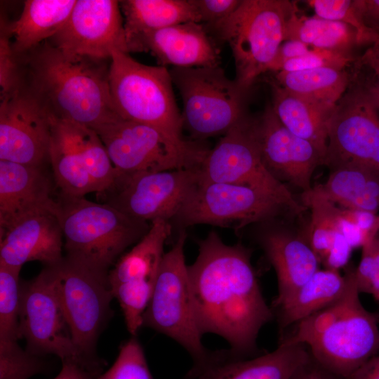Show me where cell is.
Here are the masks:
<instances>
[{
  "label": "cell",
  "mask_w": 379,
  "mask_h": 379,
  "mask_svg": "<svg viewBox=\"0 0 379 379\" xmlns=\"http://www.w3.org/2000/svg\"><path fill=\"white\" fill-rule=\"evenodd\" d=\"M198 244L188 272L201 333L223 338L237 354L254 355L258 333L274 313L262 295L251 250L241 243L226 244L215 231Z\"/></svg>",
  "instance_id": "obj_1"
},
{
  "label": "cell",
  "mask_w": 379,
  "mask_h": 379,
  "mask_svg": "<svg viewBox=\"0 0 379 379\" xmlns=\"http://www.w3.org/2000/svg\"><path fill=\"white\" fill-rule=\"evenodd\" d=\"M22 86L51 119L93 129L120 118L109 86L110 59L65 53L46 41L19 56Z\"/></svg>",
  "instance_id": "obj_2"
},
{
  "label": "cell",
  "mask_w": 379,
  "mask_h": 379,
  "mask_svg": "<svg viewBox=\"0 0 379 379\" xmlns=\"http://www.w3.org/2000/svg\"><path fill=\"white\" fill-rule=\"evenodd\" d=\"M348 283L334 302L297 323L291 336L281 340L304 344L324 368L347 379L379 352L376 316L363 306L355 278L349 267Z\"/></svg>",
  "instance_id": "obj_3"
},
{
  "label": "cell",
  "mask_w": 379,
  "mask_h": 379,
  "mask_svg": "<svg viewBox=\"0 0 379 379\" xmlns=\"http://www.w3.org/2000/svg\"><path fill=\"white\" fill-rule=\"evenodd\" d=\"M55 212L65 239V255L102 272H109L118 256L140 241L151 225L108 204L60 192Z\"/></svg>",
  "instance_id": "obj_4"
},
{
  "label": "cell",
  "mask_w": 379,
  "mask_h": 379,
  "mask_svg": "<svg viewBox=\"0 0 379 379\" xmlns=\"http://www.w3.org/2000/svg\"><path fill=\"white\" fill-rule=\"evenodd\" d=\"M109 86L114 108L120 118L152 126L177 142L188 141L182 135V113L166 67L146 65L128 53L114 50Z\"/></svg>",
  "instance_id": "obj_5"
},
{
  "label": "cell",
  "mask_w": 379,
  "mask_h": 379,
  "mask_svg": "<svg viewBox=\"0 0 379 379\" xmlns=\"http://www.w3.org/2000/svg\"><path fill=\"white\" fill-rule=\"evenodd\" d=\"M365 69L354 62L348 87L334 108L324 162L329 169L354 164L379 171V86Z\"/></svg>",
  "instance_id": "obj_6"
},
{
  "label": "cell",
  "mask_w": 379,
  "mask_h": 379,
  "mask_svg": "<svg viewBox=\"0 0 379 379\" xmlns=\"http://www.w3.org/2000/svg\"><path fill=\"white\" fill-rule=\"evenodd\" d=\"M295 1L241 0L235 11L211 30L230 46L234 60L235 81L250 91L258 78L267 72L284 41Z\"/></svg>",
  "instance_id": "obj_7"
},
{
  "label": "cell",
  "mask_w": 379,
  "mask_h": 379,
  "mask_svg": "<svg viewBox=\"0 0 379 379\" xmlns=\"http://www.w3.org/2000/svg\"><path fill=\"white\" fill-rule=\"evenodd\" d=\"M49 267L73 341L85 361L100 373L102 364L96 357V345L113 314L108 272L66 255Z\"/></svg>",
  "instance_id": "obj_8"
},
{
  "label": "cell",
  "mask_w": 379,
  "mask_h": 379,
  "mask_svg": "<svg viewBox=\"0 0 379 379\" xmlns=\"http://www.w3.org/2000/svg\"><path fill=\"white\" fill-rule=\"evenodd\" d=\"M169 72L182 100L183 128L193 140L224 135L248 115L250 91L229 79L220 66L172 67Z\"/></svg>",
  "instance_id": "obj_9"
},
{
  "label": "cell",
  "mask_w": 379,
  "mask_h": 379,
  "mask_svg": "<svg viewBox=\"0 0 379 379\" xmlns=\"http://www.w3.org/2000/svg\"><path fill=\"white\" fill-rule=\"evenodd\" d=\"M95 131L118 175L197 168L210 150L201 141L179 143L152 126L121 118Z\"/></svg>",
  "instance_id": "obj_10"
},
{
  "label": "cell",
  "mask_w": 379,
  "mask_h": 379,
  "mask_svg": "<svg viewBox=\"0 0 379 379\" xmlns=\"http://www.w3.org/2000/svg\"><path fill=\"white\" fill-rule=\"evenodd\" d=\"M186 238L185 230H180L172 248L164 255L142 326L171 338L197 360L208 350L196 317L184 254Z\"/></svg>",
  "instance_id": "obj_11"
},
{
  "label": "cell",
  "mask_w": 379,
  "mask_h": 379,
  "mask_svg": "<svg viewBox=\"0 0 379 379\" xmlns=\"http://www.w3.org/2000/svg\"><path fill=\"white\" fill-rule=\"evenodd\" d=\"M199 182L248 186L275 197L295 215L307 208L265 166L256 132V119L247 115L209 150L199 167Z\"/></svg>",
  "instance_id": "obj_12"
},
{
  "label": "cell",
  "mask_w": 379,
  "mask_h": 379,
  "mask_svg": "<svg viewBox=\"0 0 379 379\" xmlns=\"http://www.w3.org/2000/svg\"><path fill=\"white\" fill-rule=\"evenodd\" d=\"M287 213L295 215L277 199L255 188L199 182L173 219L181 230L206 224L240 230Z\"/></svg>",
  "instance_id": "obj_13"
},
{
  "label": "cell",
  "mask_w": 379,
  "mask_h": 379,
  "mask_svg": "<svg viewBox=\"0 0 379 379\" xmlns=\"http://www.w3.org/2000/svg\"><path fill=\"white\" fill-rule=\"evenodd\" d=\"M20 337L35 355L54 354L62 361H73L98 375L77 350L58 298L51 270L20 284Z\"/></svg>",
  "instance_id": "obj_14"
},
{
  "label": "cell",
  "mask_w": 379,
  "mask_h": 379,
  "mask_svg": "<svg viewBox=\"0 0 379 379\" xmlns=\"http://www.w3.org/2000/svg\"><path fill=\"white\" fill-rule=\"evenodd\" d=\"M199 167L120 175L102 196L106 204L137 220L169 221L199 182Z\"/></svg>",
  "instance_id": "obj_15"
},
{
  "label": "cell",
  "mask_w": 379,
  "mask_h": 379,
  "mask_svg": "<svg viewBox=\"0 0 379 379\" xmlns=\"http://www.w3.org/2000/svg\"><path fill=\"white\" fill-rule=\"evenodd\" d=\"M47 41L65 53L96 59H110L114 50L129 53L114 0H77L63 27Z\"/></svg>",
  "instance_id": "obj_16"
},
{
  "label": "cell",
  "mask_w": 379,
  "mask_h": 379,
  "mask_svg": "<svg viewBox=\"0 0 379 379\" xmlns=\"http://www.w3.org/2000/svg\"><path fill=\"white\" fill-rule=\"evenodd\" d=\"M51 124V117L25 88L1 99L0 160L45 166Z\"/></svg>",
  "instance_id": "obj_17"
},
{
  "label": "cell",
  "mask_w": 379,
  "mask_h": 379,
  "mask_svg": "<svg viewBox=\"0 0 379 379\" xmlns=\"http://www.w3.org/2000/svg\"><path fill=\"white\" fill-rule=\"evenodd\" d=\"M256 132L262 162L279 181L310 190L315 169L324 165V156L311 142L290 131L268 105L256 118Z\"/></svg>",
  "instance_id": "obj_18"
},
{
  "label": "cell",
  "mask_w": 379,
  "mask_h": 379,
  "mask_svg": "<svg viewBox=\"0 0 379 379\" xmlns=\"http://www.w3.org/2000/svg\"><path fill=\"white\" fill-rule=\"evenodd\" d=\"M305 347L304 344L281 340L274 351L253 358L230 349L208 350L202 357L194 360L185 379H291L311 357Z\"/></svg>",
  "instance_id": "obj_19"
},
{
  "label": "cell",
  "mask_w": 379,
  "mask_h": 379,
  "mask_svg": "<svg viewBox=\"0 0 379 379\" xmlns=\"http://www.w3.org/2000/svg\"><path fill=\"white\" fill-rule=\"evenodd\" d=\"M260 224L257 241L277 277L278 295L272 302L273 310L307 281L320 269L321 263L303 231L295 232L277 220Z\"/></svg>",
  "instance_id": "obj_20"
},
{
  "label": "cell",
  "mask_w": 379,
  "mask_h": 379,
  "mask_svg": "<svg viewBox=\"0 0 379 379\" xmlns=\"http://www.w3.org/2000/svg\"><path fill=\"white\" fill-rule=\"evenodd\" d=\"M62 239L55 210L27 215L0 231V265L21 269L26 262L39 261L55 266L64 257Z\"/></svg>",
  "instance_id": "obj_21"
},
{
  "label": "cell",
  "mask_w": 379,
  "mask_h": 379,
  "mask_svg": "<svg viewBox=\"0 0 379 379\" xmlns=\"http://www.w3.org/2000/svg\"><path fill=\"white\" fill-rule=\"evenodd\" d=\"M53 182L45 166L0 160V231L31 213L55 210Z\"/></svg>",
  "instance_id": "obj_22"
},
{
  "label": "cell",
  "mask_w": 379,
  "mask_h": 379,
  "mask_svg": "<svg viewBox=\"0 0 379 379\" xmlns=\"http://www.w3.org/2000/svg\"><path fill=\"white\" fill-rule=\"evenodd\" d=\"M135 52H150L159 65L195 68L218 67L220 50L205 27L197 22H185L144 35Z\"/></svg>",
  "instance_id": "obj_23"
},
{
  "label": "cell",
  "mask_w": 379,
  "mask_h": 379,
  "mask_svg": "<svg viewBox=\"0 0 379 379\" xmlns=\"http://www.w3.org/2000/svg\"><path fill=\"white\" fill-rule=\"evenodd\" d=\"M324 184L310 191L345 209L376 215L379 210V171L347 164L330 168Z\"/></svg>",
  "instance_id": "obj_24"
},
{
  "label": "cell",
  "mask_w": 379,
  "mask_h": 379,
  "mask_svg": "<svg viewBox=\"0 0 379 379\" xmlns=\"http://www.w3.org/2000/svg\"><path fill=\"white\" fill-rule=\"evenodd\" d=\"M77 0H27L20 18L1 25L8 34L15 53L20 56L57 34L68 19Z\"/></svg>",
  "instance_id": "obj_25"
},
{
  "label": "cell",
  "mask_w": 379,
  "mask_h": 379,
  "mask_svg": "<svg viewBox=\"0 0 379 379\" xmlns=\"http://www.w3.org/2000/svg\"><path fill=\"white\" fill-rule=\"evenodd\" d=\"M119 5L128 53L135 52L147 34L185 22L200 23L193 0H124Z\"/></svg>",
  "instance_id": "obj_26"
},
{
  "label": "cell",
  "mask_w": 379,
  "mask_h": 379,
  "mask_svg": "<svg viewBox=\"0 0 379 379\" xmlns=\"http://www.w3.org/2000/svg\"><path fill=\"white\" fill-rule=\"evenodd\" d=\"M268 82L272 95L271 106L280 121L297 136L313 143L325 158L328 126L335 105L295 95L273 79Z\"/></svg>",
  "instance_id": "obj_27"
},
{
  "label": "cell",
  "mask_w": 379,
  "mask_h": 379,
  "mask_svg": "<svg viewBox=\"0 0 379 379\" xmlns=\"http://www.w3.org/2000/svg\"><path fill=\"white\" fill-rule=\"evenodd\" d=\"M347 283V271L342 275L338 270H317L288 300L275 309L281 330L336 301L345 292Z\"/></svg>",
  "instance_id": "obj_28"
},
{
  "label": "cell",
  "mask_w": 379,
  "mask_h": 379,
  "mask_svg": "<svg viewBox=\"0 0 379 379\" xmlns=\"http://www.w3.org/2000/svg\"><path fill=\"white\" fill-rule=\"evenodd\" d=\"M150 224L145 236L109 271L110 288L128 281L155 282L164 255V244L172 227L168 221L161 219Z\"/></svg>",
  "instance_id": "obj_29"
},
{
  "label": "cell",
  "mask_w": 379,
  "mask_h": 379,
  "mask_svg": "<svg viewBox=\"0 0 379 379\" xmlns=\"http://www.w3.org/2000/svg\"><path fill=\"white\" fill-rule=\"evenodd\" d=\"M298 41L312 48L328 50L354 55L359 46L354 28L339 21L307 16L298 8L288 18L285 29V41Z\"/></svg>",
  "instance_id": "obj_30"
},
{
  "label": "cell",
  "mask_w": 379,
  "mask_h": 379,
  "mask_svg": "<svg viewBox=\"0 0 379 379\" xmlns=\"http://www.w3.org/2000/svg\"><path fill=\"white\" fill-rule=\"evenodd\" d=\"M48 161L59 192L72 197H84L95 192L84 164L59 121L51 119Z\"/></svg>",
  "instance_id": "obj_31"
},
{
  "label": "cell",
  "mask_w": 379,
  "mask_h": 379,
  "mask_svg": "<svg viewBox=\"0 0 379 379\" xmlns=\"http://www.w3.org/2000/svg\"><path fill=\"white\" fill-rule=\"evenodd\" d=\"M286 91L319 103L335 105L346 91L350 72L331 67L276 72L274 79Z\"/></svg>",
  "instance_id": "obj_32"
},
{
  "label": "cell",
  "mask_w": 379,
  "mask_h": 379,
  "mask_svg": "<svg viewBox=\"0 0 379 379\" xmlns=\"http://www.w3.org/2000/svg\"><path fill=\"white\" fill-rule=\"evenodd\" d=\"M58 121L81 157L97 194L102 195L113 187L118 173L99 135L84 125Z\"/></svg>",
  "instance_id": "obj_33"
},
{
  "label": "cell",
  "mask_w": 379,
  "mask_h": 379,
  "mask_svg": "<svg viewBox=\"0 0 379 379\" xmlns=\"http://www.w3.org/2000/svg\"><path fill=\"white\" fill-rule=\"evenodd\" d=\"M301 204L311 211L305 237L322 264L338 244L347 240L342 232L341 208L310 190L302 193Z\"/></svg>",
  "instance_id": "obj_34"
},
{
  "label": "cell",
  "mask_w": 379,
  "mask_h": 379,
  "mask_svg": "<svg viewBox=\"0 0 379 379\" xmlns=\"http://www.w3.org/2000/svg\"><path fill=\"white\" fill-rule=\"evenodd\" d=\"M20 270L0 265V339L20 338Z\"/></svg>",
  "instance_id": "obj_35"
},
{
  "label": "cell",
  "mask_w": 379,
  "mask_h": 379,
  "mask_svg": "<svg viewBox=\"0 0 379 379\" xmlns=\"http://www.w3.org/2000/svg\"><path fill=\"white\" fill-rule=\"evenodd\" d=\"M304 2L314 10L315 15L342 22L354 28L359 46L371 45L378 36L365 25L358 0H309Z\"/></svg>",
  "instance_id": "obj_36"
},
{
  "label": "cell",
  "mask_w": 379,
  "mask_h": 379,
  "mask_svg": "<svg viewBox=\"0 0 379 379\" xmlns=\"http://www.w3.org/2000/svg\"><path fill=\"white\" fill-rule=\"evenodd\" d=\"M154 283L128 281L111 288L122 310L126 325L132 336H136L142 326V318L149 302Z\"/></svg>",
  "instance_id": "obj_37"
},
{
  "label": "cell",
  "mask_w": 379,
  "mask_h": 379,
  "mask_svg": "<svg viewBox=\"0 0 379 379\" xmlns=\"http://www.w3.org/2000/svg\"><path fill=\"white\" fill-rule=\"evenodd\" d=\"M45 369L44 362L17 340L0 339V379H28Z\"/></svg>",
  "instance_id": "obj_38"
},
{
  "label": "cell",
  "mask_w": 379,
  "mask_h": 379,
  "mask_svg": "<svg viewBox=\"0 0 379 379\" xmlns=\"http://www.w3.org/2000/svg\"><path fill=\"white\" fill-rule=\"evenodd\" d=\"M93 379H154L144 350L136 336L124 343L119 355L106 372Z\"/></svg>",
  "instance_id": "obj_39"
},
{
  "label": "cell",
  "mask_w": 379,
  "mask_h": 379,
  "mask_svg": "<svg viewBox=\"0 0 379 379\" xmlns=\"http://www.w3.org/2000/svg\"><path fill=\"white\" fill-rule=\"evenodd\" d=\"M22 86V71L19 56L13 51L10 37L1 25L0 98L8 97Z\"/></svg>",
  "instance_id": "obj_40"
},
{
  "label": "cell",
  "mask_w": 379,
  "mask_h": 379,
  "mask_svg": "<svg viewBox=\"0 0 379 379\" xmlns=\"http://www.w3.org/2000/svg\"><path fill=\"white\" fill-rule=\"evenodd\" d=\"M355 278L360 293L371 294L375 298L379 296V234L363 245Z\"/></svg>",
  "instance_id": "obj_41"
},
{
  "label": "cell",
  "mask_w": 379,
  "mask_h": 379,
  "mask_svg": "<svg viewBox=\"0 0 379 379\" xmlns=\"http://www.w3.org/2000/svg\"><path fill=\"white\" fill-rule=\"evenodd\" d=\"M357 59L354 55L311 48L306 54L286 62L279 72H293L320 67L346 69L347 67L352 66Z\"/></svg>",
  "instance_id": "obj_42"
},
{
  "label": "cell",
  "mask_w": 379,
  "mask_h": 379,
  "mask_svg": "<svg viewBox=\"0 0 379 379\" xmlns=\"http://www.w3.org/2000/svg\"><path fill=\"white\" fill-rule=\"evenodd\" d=\"M241 0H193L198 11L200 23L206 30L227 19L238 8Z\"/></svg>",
  "instance_id": "obj_43"
},
{
  "label": "cell",
  "mask_w": 379,
  "mask_h": 379,
  "mask_svg": "<svg viewBox=\"0 0 379 379\" xmlns=\"http://www.w3.org/2000/svg\"><path fill=\"white\" fill-rule=\"evenodd\" d=\"M310 50L309 46L300 41L291 40L284 41L279 48L268 72L275 73L279 72L286 62L305 55Z\"/></svg>",
  "instance_id": "obj_44"
},
{
  "label": "cell",
  "mask_w": 379,
  "mask_h": 379,
  "mask_svg": "<svg viewBox=\"0 0 379 379\" xmlns=\"http://www.w3.org/2000/svg\"><path fill=\"white\" fill-rule=\"evenodd\" d=\"M291 379H343L320 366L312 357L300 366Z\"/></svg>",
  "instance_id": "obj_45"
},
{
  "label": "cell",
  "mask_w": 379,
  "mask_h": 379,
  "mask_svg": "<svg viewBox=\"0 0 379 379\" xmlns=\"http://www.w3.org/2000/svg\"><path fill=\"white\" fill-rule=\"evenodd\" d=\"M365 25L379 35V0H358Z\"/></svg>",
  "instance_id": "obj_46"
},
{
  "label": "cell",
  "mask_w": 379,
  "mask_h": 379,
  "mask_svg": "<svg viewBox=\"0 0 379 379\" xmlns=\"http://www.w3.org/2000/svg\"><path fill=\"white\" fill-rule=\"evenodd\" d=\"M62 363L60 373L53 379H93L98 376L77 362L67 360Z\"/></svg>",
  "instance_id": "obj_47"
},
{
  "label": "cell",
  "mask_w": 379,
  "mask_h": 379,
  "mask_svg": "<svg viewBox=\"0 0 379 379\" xmlns=\"http://www.w3.org/2000/svg\"><path fill=\"white\" fill-rule=\"evenodd\" d=\"M357 60L379 79V35Z\"/></svg>",
  "instance_id": "obj_48"
},
{
  "label": "cell",
  "mask_w": 379,
  "mask_h": 379,
  "mask_svg": "<svg viewBox=\"0 0 379 379\" xmlns=\"http://www.w3.org/2000/svg\"><path fill=\"white\" fill-rule=\"evenodd\" d=\"M347 379H379V355L366 361Z\"/></svg>",
  "instance_id": "obj_49"
},
{
  "label": "cell",
  "mask_w": 379,
  "mask_h": 379,
  "mask_svg": "<svg viewBox=\"0 0 379 379\" xmlns=\"http://www.w3.org/2000/svg\"><path fill=\"white\" fill-rule=\"evenodd\" d=\"M374 230L377 233H379V215H376L375 225H374Z\"/></svg>",
  "instance_id": "obj_50"
},
{
  "label": "cell",
  "mask_w": 379,
  "mask_h": 379,
  "mask_svg": "<svg viewBox=\"0 0 379 379\" xmlns=\"http://www.w3.org/2000/svg\"><path fill=\"white\" fill-rule=\"evenodd\" d=\"M376 79H377L378 85V86H379V79H378L377 77H376Z\"/></svg>",
  "instance_id": "obj_51"
},
{
  "label": "cell",
  "mask_w": 379,
  "mask_h": 379,
  "mask_svg": "<svg viewBox=\"0 0 379 379\" xmlns=\"http://www.w3.org/2000/svg\"><path fill=\"white\" fill-rule=\"evenodd\" d=\"M379 302V296L375 298Z\"/></svg>",
  "instance_id": "obj_52"
}]
</instances>
